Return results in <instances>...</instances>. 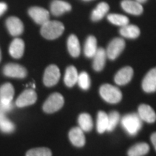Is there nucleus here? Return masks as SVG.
<instances>
[{"instance_id":"23","label":"nucleus","mask_w":156,"mask_h":156,"mask_svg":"<svg viewBox=\"0 0 156 156\" xmlns=\"http://www.w3.org/2000/svg\"><path fill=\"white\" fill-rule=\"evenodd\" d=\"M150 151V147L147 143L141 142L132 146L129 149V156H143L147 154Z\"/></svg>"},{"instance_id":"21","label":"nucleus","mask_w":156,"mask_h":156,"mask_svg":"<svg viewBox=\"0 0 156 156\" xmlns=\"http://www.w3.org/2000/svg\"><path fill=\"white\" fill-rule=\"evenodd\" d=\"M67 48L70 55L73 57H78L80 54V45L77 37L71 35L67 40Z\"/></svg>"},{"instance_id":"35","label":"nucleus","mask_w":156,"mask_h":156,"mask_svg":"<svg viewBox=\"0 0 156 156\" xmlns=\"http://www.w3.org/2000/svg\"><path fill=\"white\" fill-rule=\"evenodd\" d=\"M151 139L152 143H153L154 147H155V149L156 151V132H154V133L152 134Z\"/></svg>"},{"instance_id":"18","label":"nucleus","mask_w":156,"mask_h":156,"mask_svg":"<svg viewBox=\"0 0 156 156\" xmlns=\"http://www.w3.org/2000/svg\"><path fill=\"white\" fill-rule=\"evenodd\" d=\"M25 43L22 39L15 38L9 46V54L15 58H21L24 54Z\"/></svg>"},{"instance_id":"31","label":"nucleus","mask_w":156,"mask_h":156,"mask_svg":"<svg viewBox=\"0 0 156 156\" xmlns=\"http://www.w3.org/2000/svg\"><path fill=\"white\" fill-rule=\"evenodd\" d=\"M77 84L81 89L87 90L90 86V79L86 72H83L78 75Z\"/></svg>"},{"instance_id":"36","label":"nucleus","mask_w":156,"mask_h":156,"mask_svg":"<svg viewBox=\"0 0 156 156\" xmlns=\"http://www.w3.org/2000/svg\"><path fill=\"white\" fill-rule=\"evenodd\" d=\"M136 2H139V3H144V2H145L146 1H147V0H135Z\"/></svg>"},{"instance_id":"24","label":"nucleus","mask_w":156,"mask_h":156,"mask_svg":"<svg viewBox=\"0 0 156 156\" xmlns=\"http://www.w3.org/2000/svg\"><path fill=\"white\" fill-rule=\"evenodd\" d=\"M97 40L94 36H90L87 38L84 48L85 55L88 58H93L97 51Z\"/></svg>"},{"instance_id":"15","label":"nucleus","mask_w":156,"mask_h":156,"mask_svg":"<svg viewBox=\"0 0 156 156\" xmlns=\"http://www.w3.org/2000/svg\"><path fill=\"white\" fill-rule=\"evenodd\" d=\"M122 7L124 11L131 15H140L143 12V7L141 4L132 0H123Z\"/></svg>"},{"instance_id":"27","label":"nucleus","mask_w":156,"mask_h":156,"mask_svg":"<svg viewBox=\"0 0 156 156\" xmlns=\"http://www.w3.org/2000/svg\"><path fill=\"white\" fill-rule=\"evenodd\" d=\"M97 131L98 133L102 134L107 131L108 128V114L106 112H99L97 116Z\"/></svg>"},{"instance_id":"4","label":"nucleus","mask_w":156,"mask_h":156,"mask_svg":"<svg viewBox=\"0 0 156 156\" xmlns=\"http://www.w3.org/2000/svg\"><path fill=\"white\" fill-rule=\"evenodd\" d=\"M64 100L62 95L58 93H54L48 98L43 106V110L47 114H52L62 108Z\"/></svg>"},{"instance_id":"19","label":"nucleus","mask_w":156,"mask_h":156,"mask_svg":"<svg viewBox=\"0 0 156 156\" xmlns=\"http://www.w3.org/2000/svg\"><path fill=\"white\" fill-rule=\"evenodd\" d=\"M70 4L61 0H54L51 5V11L55 16H60L64 13L71 10Z\"/></svg>"},{"instance_id":"10","label":"nucleus","mask_w":156,"mask_h":156,"mask_svg":"<svg viewBox=\"0 0 156 156\" xmlns=\"http://www.w3.org/2000/svg\"><path fill=\"white\" fill-rule=\"evenodd\" d=\"M7 30L9 34L12 36H17L23 34L24 30V26L22 21L17 17H9L6 21Z\"/></svg>"},{"instance_id":"33","label":"nucleus","mask_w":156,"mask_h":156,"mask_svg":"<svg viewBox=\"0 0 156 156\" xmlns=\"http://www.w3.org/2000/svg\"><path fill=\"white\" fill-rule=\"evenodd\" d=\"M13 108V103H5L0 102V116H6L7 113Z\"/></svg>"},{"instance_id":"2","label":"nucleus","mask_w":156,"mask_h":156,"mask_svg":"<svg viewBox=\"0 0 156 156\" xmlns=\"http://www.w3.org/2000/svg\"><path fill=\"white\" fill-rule=\"evenodd\" d=\"M122 125L129 135L134 136L141 129L142 121L138 114H126L122 119Z\"/></svg>"},{"instance_id":"17","label":"nucleus","mask_w":156,"mask_h":156,"mask_svg":"<svg viewBox=\"0 0 156 156\" xmlns=\"http://www.w3.org/2000/svg\"><path fill=\"white\" fill-rule=\"evenodd\" d=\"M15 95V89L11 83H5L0 87V102L12 103Z\"/></svg>"},{"instance_id":"22","label":"nucleus","mask_w":156,"mask_h":156,"mask_svg":"<svg viewBox=\"0 0 156 156\" xmlns=\"http://www.w3.org/2000/svg\"><path fill=\"white\" fill-rule=\"evenodd\" d=\"M119 32L122 36L132 39L136 38L140 34V30L137 26L129 24L122 27Z\"/></svg>"},{"instance_id":"16","label":"nucleus","mask_w":156,"mask_h":156,"mask_svg":"<svg viewBox=\"0 0 156 156\" xmlns=\"http://www.w3.org/2000/svg\"><path fill=\"white\" fill-rule=\"evenodd\" d=\"M69 140L76 147H83L85 144V137L83 131L80 127H74L69 131Z\"/></svg>"},{"instance_id":"14","label":"nucleus","mask_w":156,"mask_h":156,"mask_svg":"<svg viewBox=\"0 0 156 156\" xmlns=\"http://www.w3.org/2000/svg\"><path fill=\"white\" fill-rule=\"evenodd\" d=\"M93 67L95 71L100 72L105 67L106 62L107 54L104 48H98L97 51L93 56Z\"/></svg>"},{"instance_id":"26","label":"nucleus","mask_w":156,"mask_h":156,"mask_svg":"<svg viewBox=\"0 0 156 156\" xmlns=\"http://www.w3.org/2000/svg\"><path fill=\"white\" fill-rule=\"evenodd\" d=\"M109 10V6L106 2H101L97 5L96 8L93 11L91 19L94 22L100 20L105 16Z\"/></svg>"},{"instance_id":"29","label":"nucleus","mask_w":156,"mask_h":156,"mask_svg":"<svg viewBox=\"0 0 156 156\" xmlns=\"http://www.w3.org/2000/svg\"><path fill=\"white\" fill-rule=\"evenodd\" d=\"M15 129V124L6 116H0V130L4 133H12Z\"/></svg>"},{"instance_id":"1","label":"nucleus","mask_w":156,"mask_h":156,"mask_svg":"<svg viewBox=\"0 0 156 156\" xmlns=\"http://www.w3.org/2000/svg\"><path fill=\"white\" fill-rule=\"evenodd\" d=\"M64 30V26L61 22L48 20L41 25V34L42 36L48 40H54L62 36Z\"/></svg>"},{"instance_id":"11","label":"nucleus","mask_w":156,"mask_h":156,"mask_svg":"<svg viewBox=\"0 0 156 156\" xmlns=\"http://www.w3.org/2000/svg\"><path fill=\"white\" fill-rule=\"evenodd\" d=\"M142 87L146 93H153L156 91V67L148 72L142 80Z\"/></svg>"},{"instance_id":"9","label":"nucleus","mask_w":156,"mask_h":156,"mask_svg":"<svg viewBox=\"0 0 156 156\" xmlns=\"http://www.w3.org/2000/svg\"><path fill=\"white\" fill-rule=\"evenodd\" d=\"M28 14L31 18L38 25H42L49 20V12L42 7H30L28 10Z\"/></svg>"},{"instance_id":"12","label":"nucleus","mask_w":156,"mask_h":156,"mask_svg":"<svg viewBox=\"0 0 156 156\" xmlns=\"http://www.w3.org/2000/svg\"><path fill=\"white\" fill-rule=\"evenodd\" d=\"M133 69L130 67H125L121 69L116 74L114 81L118 85H124L131 81L133 77Z\"/></svg>"},{"instance_id":"34","label":"nucleus","mask_w":156,"mask_h":156,"mask_svg":"<svg viewBox=\"0 0 156 156\" xmlns=\"http://www.w3.org/2000/svg\"><path fill=\"white\" fill-rule=\"evenodd\" d=\"M7 5L5 2H0V17L7 11Z\"/></svg>"},{"instance_id":"8","label":"nucleus","mask_w":156,"mask_h":156,"mask_svg":"<svg viewBox=\"0 0 156 156\" xmlns=\"http://www.w3.org/2000/svg\"><path fill=\"white\" fill-rule=\"evenodd\" d=\"M37 94L33 89H27L17 98L15 104L19 108L28 106L36 102Z\"/></svg>"},{"instance_id":"13","label":"nucleus","mask_w":156,"mask_h":156,"mask_svg":"<svg viewBox=\"0 0 156 156\" xmlns=\"http://www.w3.org/2000/svg\"><path fill=\"white\" fill-rule=\"evenodd\" d=\"M138 115L142 121L153 123L156 120V114L152 107L147 104H141L138 108Z\"/></svg>"},{"instance_id":"20","label":"nucleus","mask_w":156,"mask_h":156,"mask_svg":"<svg viewBox=\"0 0 156 156\" xmlns=\"http://www.w3.org/2000/svg\"><path fill=\"white\" fill-rule=\"evenodd\" d=\"M79 74L74 66H69L67 68L64 75V83L67 87H72L77 83V78Z\"/></svg>"},{"instance_id":"7","label":"nucleus","mask_w":156,"mask_h":156,"mask_svg":"<svg viewBox=\"0 0 156 156\" xmlns=\"http://www.w3.org/2000/svg\"><path fill=\"white\" fill-rule=\"evenodd\" d=\"M60 74L59 69L57 66L51 64L48 66L45 70L44 75V83L46 86L51 87L57 84L59 80Z\"/></svg>"},{"instance_id":"32","label":"nucleus","mask_w":156,"mask_h":156,"mask_svg":"<svg viewBox=\"0 0 156 156\" xmlns=\"http://www.w3.org/2000/svg\"><path fill=\"white\" fill-rule=\"evenodd\" d=\"M51 151L46 147L34 148L28 151L26 153V156H51Z\"/></svg>"},{"instance_id":"5","label":"nucleus","mask_w":156,"mask_h":156,"mask_svg":"<svg viewBox=\"0 0 156 156\" xmlns=\"http://www.w3.org/2000/svg\"><path fill=\"white\" fill-rule=\"evenodd\" d=\"M125 47V41L122 38H116L109 43L107 47V57L112 60H114L120 55Z\"/></svg>"},{"instance_id":"25","label":"nucleus","mask_w":156,"mask_h":156,"mask_svg":"<svg viewBox=\"0 0 156 156\" xmlns=\"http://www.w3.org/2000/svg\"><path fill=\"white\" fill-rule=\"evenodd\" d=\"M78 124L80 128L83 132H90L93 127V119L90 115L86 113H83L78 117Z\"/></svg>"},{"instance_id":"3","label":"nucleus","mask_w":156,"mask_h":156,"mask_svg":"<svg viewBox=\"0 0 156 156\" xmlns=\"http://www.w3.org/2000/svg\"><path fill=\"white\" fill-rule=\"evenodd\" d=\"M100 95L103 100L112 104L120 102L122 98V93L120 90L109 84H105L101 87Z\"/></svg>"},{"instance_id":"6","label":"nucleus","mask_w":156,"mask_h":156,"mask_svg":"<svg viewBox=\"0 0 156 156\" xmlns=\"http://www.w3.org/2000/svg\"><path fill=\"white\" fill-rule=\"evenodd\" d=\"M3 73L7 77L23 79L27 76V70L20 64L9 63L4 67Z\"/></svg>"},{"instance_id":"38","label":"nucleus","mask_w":156,"mask_h":156,"mask_svg":"<svg viewBox=\"0 0 156 156\" xmlns=\"http://www.w3.org/2000/svg\"><path fill=\"white\" fill-rule=\"evenodd\" d=\"M85 1H88V0H85Z\"/></svg>"},{"instance_id":"30","label":"nucleus","mask_w":156,"mask_h":156,"mask_svg":"<svg viewBox=\"0 0 156 156\" xmlns=\"http://www.w3.org/2000/svg\"><path fill=\"white\" fill-rule=\"evenodd\" d=\"M120 119V115L116 111L112 112L108 114V128L107 131L112 132L116 128Z\"/></svg>"},{"instance_id":"28","label":"nucleus","mask_w":156,"mask_h":156,"mask_svg":"<svg viewBox=\"0 0 156 156\" xmlns=\"http://www.w3.org/2000/svg\"><path fill=\"white\" fill-rule=\"evenodd\" d=\"M108 20L112 24L123 27L129 24V20L127 17L119 14H111L108 15Z\"/></svg>"},{"instance_id":"37","label":"nucleus","mask_w":156,"mask_h":156,"mask_svg":"<svg viewBox=\"0 0 156 156\" xmlns=\"http://www.w3.org/2000/svg\"><path fill=\"white\" fill-rule=\"evenodd\" d=\"M2 60V52H1V49H0V62Z\"/></svg>"}]
</instances>
